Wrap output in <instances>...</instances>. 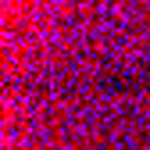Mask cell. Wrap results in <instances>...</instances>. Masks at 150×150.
<instances>
[{"label":"cell","mask_w":150,"mask_h":150,"mask_svg":"<svg viewBox=\"0 0 150 150\" xmlns=\"http://www.w3.org/2000/svg\"><path fill=\"white\" fill-rule=\"evenodd\" d=\"M146 111H150V100H146Z\"/></svg>","instance_id":"6da1fadb"}]
</instances>
